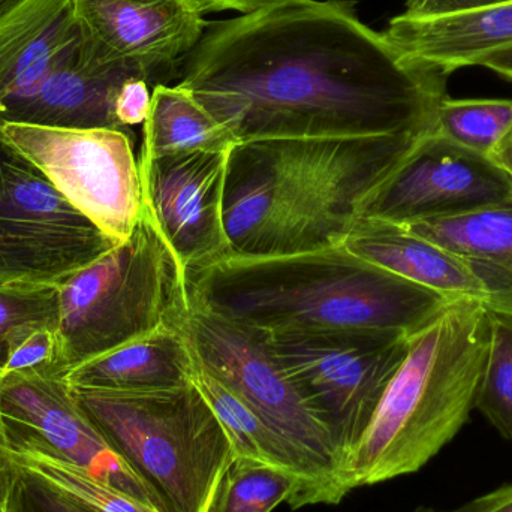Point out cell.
I'll use <instances>...</instances> for the list:
<instances>
[{
    "label": "cell",
    "mask_w": 512,
    "mask_h": 512,
    "mask_svg": "<svg viewBox=\"0 0 512 512\" xmlns=\"http://www.w3.org/2000/svg\"><path fill=\"white\" fill-rule=\"evenodd\" d=\"M236 137L215 119L189 90L179 84H158L143 125L138 158L183 152H230Z\"/></svg>",
    "instance_id": "22"
},
{
    "label": "cell",
    "mask_w": 512,
    "mask_h": 512,
    "mask_svg": "<svg viewBox=\"0 0 512 512\" xmlns=\"http://www.w3.org/2000/svg\"><path fill=\"white\" fill-rule=\"evenodd\" d=\"M8 456L12 469L71 496L95 512H159L150 505L93 477L50 447L26 435L9 433Z\"/></svg>",
    "instance_id": "23"
},
{
    "label": "cell",
    "mask_w": 512,
    "mask_h": 512,
    "mask_svg": "<svg viewBox=\"0 0 512 512\" xmlns=\"http://www.w3.org/2000/svg\"><path fill=\"white\" fill-rule=\"evenodd\" d=\"M117 245L0 138V286L62 288Z\"/></svg>",
    "instance_id": "8"
},
{
    "label": "cell",
    "mask_w": 512,
    "mask_h": 512,
    "mask_svg": "<svg viewBox=\"0 0 512 512\" xmlns=\"http://www.w3.org/2000/svg\"><path fill=\"white\" fill-rule=\"evenodd\" d=\"M301 483L292 472L248 457H234L207 512H271L283 502L300 505Z\"/></svg>",
    "instance_id": "24"
},
{
    "label": "cell",
    "mask_w": 512,
    "mask_h": 512,
    "mask_svg": "<svg viewBox=\"0 0 512 512\" xmlns=\"http://www.w3.org/2000/svg\"><path fill=\"white\" fill-rule=\"evenodd\" d=\"M400 227L459 256L486 285L490 312L512 316V200Z\"/></svg>",
    "instance_id": "21"
},
{
    "label": "cell",
    "mask_w": 512,
    "mask_h": 512,
    "mask_svg": "<svg viewBox=\"0 0 512 512\" xmlns=\"http://www.w3.org/2000/svg\"><path fill=\"white\" fill-rule=\"evenodd\" d=\"M189 309L185 268L144 203L132 236L60 288L62 373L159 328L183 325Z\"/></svg>",
    "instance_id": "6"
},
{
    "label": "cell",
    "mask_w": 512,
    "mask_h": 512,
    "mask_svg": "<svg viewBox=\"0 0 512 512\" xmlns=\"http://www.w3.org/2000/svg\"><path fill=\"white\" fill-rule=\"evenodd\" d=\"M511 200L512 177L495 159L429 132L364 200L360 218L409 225Z\"/></svg>",
    "instance_id": "11"
},
{
    "label": "cell",
    "mask_w": 512,
    "mask_h": 512,
    "mask_svg": "<svg viewBox=\"0 0 512 512\" xmlns=\"http://www.w3.org/2000/svg\"><path fill=\"white\" fill-rule=\"evenodd\" d=\"M414 512H512V483L505 484L480 498L472 499L453 510L418 507Z\"/></svg>",
    "instance_id": "32"
},
{
    "label": "cell",
    "mask_w": 512,
    "mask_h": 512,
    "mask_svg": "<svg viewBox=\"0 0 512 512\" xmlns=\"http://www.w3.org/2000/svg\"><path fill=\"white\" fill-rule=\"evenodd\" d=\"M0 388H2V373H0ZM9 444L11 442H9L8 427H6L5 418H3L2 402H0V501H2L12 474H14V469H12L11 462H9Z\"/></svg>",
    "instance_id": "34"
},
{
    "label": "cell",
    "mask_w": 512,
    "mask_h": 512,
    "mask_svg": "<svg viewBox=\"0 0 512 512\" xmlns=\"http://www.w3.org/2000/svg\"><path fill=\"white\" fill-rule=\"evenodd\" d=\"M60 366L59 328H45L24 340L2 367V379L12 373Z\"/></svg>",
    "instance_id": "29"
},
{
    "label": "cell",
    "mask_w": 512,
    "mask_h": 512,
    "mask_svg": "<svg viewBox=\"0 0 512 512\" xmlns=\"http://www.w3.org/2000/svg\"><path fill=\"white\" fill-rule=\"evenodd\" d=\"M18 2V0H0V12L3 11V9L8 8V6H11L12 3Z\"/></svg>",
    "instance_id": "37"
},
{
    "label": "cell",
    "mask_w": 512,
    "mask_h": 512,
    "mask_svg": "<svg viewBox=\"0 0 512 512\" xmlns=\"http://www.w3.org/2000/svg\"><path fill=\"white\" fill-rule=\"evenodd\" d=\"M382 35L408 59L451 75L512 48V3L442 17L397 15Z\"/></svg>",
    "instance_id": "18"
},
{
    "label": "cell",
    "mask_w": 512,
    "mask_h": 512,
    "mask_svg": "<svg viewBox=\"0 0 512 512\" xmlns=\"http://www.w3.org/2000/svg\"><path fill=\"white\" fill-rule=\"evenodd\" d=\"M71 391L114 450L149 487L159 511H209L216 487L234 460V450L195 382L149 393Z\"/></svg>",
    "instance_id": "5"
},
{
    "label": "cell",
    "mask_w": 512,
    "mask_h": 512,
    "mask_svg": "<svg viewBox=\"0 0 512 512\" xmlns=\"http://www.w3.org/2000/svg\"><path fill=\"white\" fill-rule=\"evenodd\" d=\"M201 309L258 333L376 328L412 334L448 304L342 245L300 254H230L188 276Z\"/></svg>",
    "instance_id": "3"
},
{
    "label": "cell",
    "mask_w": 512,
    "mask_h": 512,
    "mask_svg": "<svg viewBox=\"0 0 512 512\" xmlns=\"http://www.w3.org/2000/svg\"><path fill=\"white\" fill-rule=\"evenodd\" d=\"M230 152L138 158L144 203L179 256L186 276L233 252L224 221Z\"/></svg>",
    "instance_id": "13"
},
{
    "label": "cell",
    "mask_w": 512,
    "mask_h": 512,
    "mask_svg": "<svg viewBox=\"0 0 512 512\" xmlns=\"http://www.w3.org/2000/svg\"><path fill=\"white\" fill-rule=\"evenodd\" d=\"M197 360L183 325H168L62 373L71 388L149 393L194 382Z\"/></svg>",
    "instance_id": "19"
},
{
    "label": "cell",
    "mask_w": 512,
    "mask_h": 512,
    "mask_svg": "<svg viewBox=\"0 0 512 512\" xmlns=\"http://www.w3.org/2000/svg\"><path fill=\"white\" fill-rule=\"evenodd\" d=\"M0 512H95L71 496L14 469Z\"/></svg>",
    "instance_id": "28"
},
{
    "label": "cell",
    "mask_w": 512,
    "mask_h": 512,
    "mask_svg": "<svg viewBox=\"0 0 512 512\" xmlns=\"http://www.w3.org/2000/svg\"><path fill=\"white\" fill-rule=\"evenodd\" d=\"M342 246L358 258L448 300L478 301L489 309V291L465 261L400 225L358 218Z\"/></svg>",
    "instance_id": "17"
},
{
    "label": "cell",
    "mask_w": 512,
    "mask_h": 512,
    "mask_svg": "<svg viewBox=\"0 0 512 512\" xmlns=\"http://www.w3.org/2000/svg\"><path fill=\"white\" fill-rule=\"evenodd\" d=\"M194 382L224 426L233 445L234 457H248L292 472L303 487L298 508L342 501L331 478L306 453L265 423L236 394L198 364Z\"/></svg>",
    "instance_id": "20"
},
{
    "label": "cell",
    "mask_w": 512,
    "mask_h": 512,
    "mask_svg": "<svg viewBox=\"0 0 512 512\" xmlns=\"http://www.w3.org/2000/svg\"><path fill=\"white\" fill-rule=\"evenodd\" d=\"M59 292L57 286H0V373L24 340L59 328Z\"/></svg>",
    "instance_id": "26"
},
{
    "label": "cell",
    "mask_w": 512,
    "mask_h": 512,
    "mask_svg": "<svg viewBox=\"0 0 512 512\" xmlns=\"http://www.w3.org/2000/svg\"><path fill=\"white\" fill-rule=\"evenodd\" d=\"M72 0H18L0 12V107L35 87L80 44Z\"/></svg>",
    "instance_id": "16"
},
{
    "label": "cell",
    "mask_w": 512,
    "mask_h": 512,
    "mask_svg": "<svg viewBox=\"0 0 512 512\" xmlns=\"http://www.w3.org/2000/svg\"><path fill=\"white\" fill-rule=\"evenodd\" d=\"M152 84L143 77H132L120 86L114 102V116L123 131L144 125L152 107Z\"/></svg>",
    "instance_id": "30"
},
{
    "label": "cell",
    "mask_w": 512,
    "mask_h": 512,
    "mask_svg": "<svg viewBox=\"0 0 512 512\" xmlns=\"http://www.w3.org/2000/svg\"><path fill=\"white\" fill-rule=\"evenodd\" d=\"M81 38L104 62L144 69L153 87L179 80L183 60L206 32L188 0H72Z\"/></svg>",
    "instance_id": "14"
},
{
    "label": "cell",
    "mask_w": 512,
    "mask_h": 512,
    "mask_svg": "<svg viewBox=\"0 0 512 512\" xmlns=\"http://www.w3.org/2000/svg\"><path fill=\"white\" fill-rule=\"evenodd\" d=\"M258 334L330 435L340 472L408 352V334L376 328Z\"/></svg>",
    "instance_id": "7"
},
{
    "label": "cell",
    "mask_w": 512,
    "mask_h": 512,
    "mask_svg": "<svg viewBox=\"0 0 512 512\" xmlns=\"http://www.w3.org/2000/svg\"><path fill=\"white\" fill-rule=\"evenodd\" d=\"M183 331L200 367L306 453L339 490V460L330 435L307 408L256 331L191 303Z\"/></svg>",
    "instance_id": "10"
},
{
    "label": "cell",
    "mask_w": 512,
    "mask_h": 512,
    "mask_svg": "<svg viewBox=\"0 0 512 512\" xmlns=\"http://www.w3.org/2000/svg\"><path fill=\"white\" fill-rule=\"evenodd\" d=\"M189 5L194 6L201 14H213V12L234 11L239 14L258 11L264 6L283 0H188Z\"/></svg>",
    "instance_id": "33"
},
{
    "label": "cell",
    "mask_w": 512,
    "mask_h": 512,
    "mask_svg": "<svg viewBox=\"0 0 512 512\" xmlns=\"http://www.w3.org/2000/svg\"><path fill=\"white\" fill-rule=\"evenodd\" d=\"M0 138L114 242L132 236L144 195L131 132L0 120Z\"/></svg>",
    "instance_id": "9"
},
{
    "label": "cell",
    "mask_w": 512,
    "mask_h": 512,
    "mask_svg": "<svg viewBox=\"0 0 512 512\" xmlns=\"http://www.w3.org/2000/svg\"><path fill=\"white\" fill-rule=\"evenodd\" d=\"M490 340V310L469 300L409 334L402 364L340 468L343 495L415 474L459 435L475 411Z\"/></svg>",
    "instance_id": "4"
},
{
    "label": "cell",
    "mask_w": 512,
    "mask_h": 512,
    "mask_svg": "<svg viewBox=\"0 0 512 512\" xmlns=\"http://www.w3.org/2000/svg\"><path fill=\"white\" fill-rule=\"evenodd\" d=\"M512 129V99H444L433 132L492 158Z\"/></svg>",
    "instance_id": "25"
},
{
    "label": "cell",
    "mask_w": 512,
    "mask_h": 512,
    "mask_svg": "<svg viewBox=\"0 0 512 512\" xmlns=\"http://www.w3.org/2000/svg\"><path fill=\"white\" fill-rule=\"evenodd\" d=\"M421 137L239 143L228 156L224 221L231 254L271 256L342 245L367 197Z\"/></svg>",
    "instance_id": "2"
},
{
    "label": "cell",
    "mask_w": 512,
    "mask_h": 512,
    "mask_svg": "<svg viewBox=\"0 0 512 512\" xmlns=\"http://www.w3.org/2000/svg\"><path fill=\"white\" fill-rule=\"evenodd\" d=\"M0 402L8 433L39 439L93 477L159 511L149 487L81 408L59 367L5 376Z\"/></svg>",
    "instance_id": "12"
},
{
    "label": "cell",
    "mask_w": 512,
    "mask_h": 512,
    "mask_svg": "<svg viewBox=\"0 0 512 512\" xmlns=\"http://www.w3.org/2000/svg\"><path fill=\"white\" fill-rule=\"evenodd\" d=\"M492 340L475 409L512 447V316L490 312Z\"/></svg>",
    "instance_id": "27"
},
{
    "label": "cell",
    "mask_w": 512,
    "mask_h": 512,
    "mask_svg": "<svg viewBox=\"0 0 512 512\" xmlns=\"http://www.w3.org/2000/svg\"><path fill=\"white\" fill-rule=\"evenodd\" d=\"M480 66L512 81V48L490 54L486 59L481 60Z\"/></svg>",
    "instance_id": "35"
},
{
    "label": "cell",
    "mask_w": 512,
    "mask_h": 512,
    "mask_svg": "<svg viewBox=\"0 0 512 512\" xmlns=\"http://www.w3.org/2000/svg\"><path fill=\"white\" fill-rule=\"evenodd\" d=\"M504 3H512V0H406L403 15L409 18L442 17Z\"/></svg>",
    "instance_id": "31"
},
{
    "label": "cell",
    "mask_w": 512,
    "mask_h": 512,
    "mask_svg": "<svg viewBox=\"0 0 512 512\" xmlns=\"http://www.w3.org/2000/svg\"><path fill=\"white\" fill-rule=\"evenodd\" d=\"M448 77L403 56L351 0H283L209 24L177 84L246 143L423 137Z\"/></svg>",
    "instance_id": "1"
},
{
    "label": "cell",
    "mask_w": 512,
    "mask_h": 512,
    "mask_svg": "<svg viewBox=\"0 0 512 512\" xmlns=\"http://www.w3.org/2000/svg\"><path fill=\"white\" fill-rule=\"evenodd\" d=\"M492 158L512 177V129L508 132L507 137L501 141V144L496 147Z\"/></svg>",
    "instance_id": "36"
},
{
    "label": "cell",
    "mask_w": 512,
    "mask_h": 512,
    "mask_svg": "<svg viewBox=\"0 0 512 512\" xmlns=\"http://www.w3.org/2000/svg\"><path fill=\"white\" fill-rule=\"evenodd\" d=\"M143 77L144 69L128 63L104 62L90 53L81 38L74 51L54 66L35 87L0 107V120L59 128L120 129L114 116L117 92L126 80Z\"/></svg>",
    "instance_id": "15"
}]
</instances>
